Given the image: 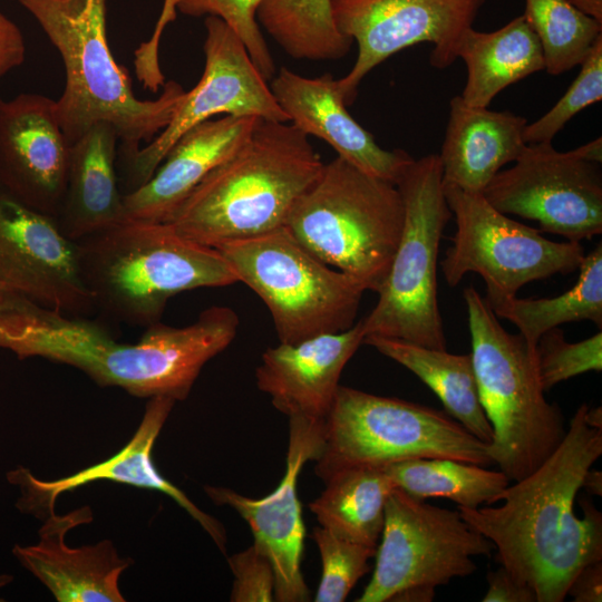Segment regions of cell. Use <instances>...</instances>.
Returning a JSON list of instances; mask_svg holds the SVG:
<instances>
[{
	"label": "cell",
	"instance_id": "36",
	"mask_svg": "<svg viewBox=\"0 0 602 602\" xmlns=\"http://www.w3.org/2000/svg\"><path fill=\"white\" fill-rule=\"evenodd\" d=\"M536 363L541 385L548 391L555 385L589 371L602 369V333L579 342H567L563 330L553 328L540 338Z\"/></svg>",
	"mask_w": 602,
	"mask_h": 602
},
{
	"label": "cell",
	"instance_id": "32",
	"mask_svg": "<svg viewBox=\"0 0 602 602\" xmlns=\"http://www.w3.org/2000/svg\"><path fill=\"white\" fill-rule=\"evenodd\" d=\"M256 19L294 59L338 60L353 43L336 28L331 0H264Z\"/></svg>",
	"mask_w": 602,
	"mask_h": 602
},
{
	"label": "cell",
	"instance_id": "42",
	"mask_svg": "<svg viewBox=\"0 0 602 602\" xmlns=\"http://www.w3.org/2000/svg\"><path fill=\"white\" fill-rule=\"evenodd\" d=\"M585 13L602 21V0H571Z\"/></svg>",
	"mask_w": 602,
	"mask_h": 602
},
{
	"label": "cell",
	"instance_id": "13",
	"mask_svg": "<svg viewBox=\"0 0 602 602\" xmlns=\"http://www.w3.org/2000/svg\"><path fill=\"white\" fill-rule=\"evenodd\" d=\"M482 194L499 212L536 221L540 231L567 241L602 232L601 163L585 159L577 147L559 152L552 142L527 144Z\"/></svg>",
	"mask_w": 602,
	"mask_h": 602
},
{
	"label": "cell",
	"instance_id": "21",
	"mask_svg": "<svg viewBox=\"0 0 602 602\" xmlns=\"http://www.w3.org/2000/svg\"><path fill=\"white\" fill-rule=\"evenodd\" d=\"M273 77L270 89L289 123L308 137L324 140L339 157L394 184L412 162L402 149L379 146L352 118L331 74L304 77L281 67Z\"/></svg>",
	"mask_w": 602,
	"mask_h": 602
},
{
	"label": "cell",
	"instance_id": "14",
	"mask_svg": "<svg viewBox=\"0 0 602 602\" xmlns=\"http://www.w3.org/2000/svg\"><path fill=\"white\" fill-rule=\"evenodd\" d=\"M487 0H331L338 31L358 45L350 71L337 79L347 106L363 78L390 56L420 42L433 43L429 62L449 67L463 33L472 28Z\"/></svg>",
	"mask_w": 602,
	"mask_h": 602
},
{
	"label": "cell",
	"instance_id": "6",
	"mask_svg": "<svg viewBox=\"0 0 602 602\" xmlns=\"http://www.w3.org/2000/svg\"><path fill=\"white\" fill-rule=\"evenodd\" d=\"M479 400L493 428L488 454L509 480L535 470L561 444L566 429L541 385L536 350L507 332L478 291L463 293Z\"/></svg>",
	"mask_w": 602,
	"mask_h": 602
},
{
	"label": "cell",
	"instance_id": "26",
	"mask_svg": "<svg viewBox=\"0 0 602 602\" xmlns=\"http://www.w3.org/2000/svg\"><path fill=\"white\" fill-rule=\"evenodd\" d=\"M457 57L467 67L459 96L473 107H488L507 86L544 70L541 45L523 14L491 32L468 28L460 37Z\"/></svg>",
	"mask_w": 602,
	"mask_h": 602
},
{
	"label": "cell",
	"instance_id": "25",
	"mask_svg": "<svg viewBox=\"0 0 602 602\" xmlns=\"http://www.w3.org/2000/svg\"><path fill=\"white\" fill-rule=\"evenodd\" d=\"M117 143L115 128L99 122L70 145L66 192L57 220L72 241L123 220Z\"/></svg>",
	"mask_w": 602,
	"mask_h": 602
},
{
	"label": "cell",
	"instance_id": "23",
	"mask_svg": "<svg viewBox=\"0 0 602 602\" xmlns=\"http://www.w3.org/2000/svg\"><path fill=\"white\" fill-rule=\"evenodd\" d=\"M258 119L225 115L185 132L152 177L123 195V220L167 222L200 182L246 140Z\"/></svg>",
	"mask_w": 602,
	"mask_h": 602
},
{
	"label": "cell",
	"instance_id": "17",
	"mask_svg": "<svg viewBox=\"0 0 602 602\" xmlns=\"http://www.w3.org/2000/svg\"><path fill=\"white\" fill-rule=\"evenodd\" d=\"M324 423L289 418V444L284 477L262 498H251L226 487L204 486L216 505L233 508L250 526L253 545L274 572V601L305 602L309 589L301 571L305 536L297 483L303 465L315 460L323 444Z\"/></svg>",
	"mask_w": 602,
	"mask_h": 602
},
{
	"label": "cell",
	"instance_id": "19",
	"mask_svg": "<svg viewBox=\"0 0 602 602\" xmlns=\"http://www.w3.org/2000/svg\"><path fill=\"white\" fill-rule=\"evenodd\" d=\"M175 402L174 399L163 396L148 398L142 421L132 439L110 458L72 475L55 480H42L21 466L10 470L7 478L9 483L18 486L20 492L17 507L23 513L46 518L55 513L56 502L62 493L98 480L127 484L169 496L225 553L226 533L223 525L163 477L153 462L154 444Z\"/></svg>",
	"mask_w": 602,
	"mask_h": 602
},
{
	"label": "cell",
	"instance_id": "15",
	"mask_svg": "<svg viewBox=\"0 0 602 602\" xmlns=\"http://www.w3.org/2000/svg\"><path fill=\"white\" fill-rule=\"evenodd\" d=\"M204 70L167 126L145 147L122 162L124 195L145 184L173 144L192 127L225 114L255 116L288 123L266 79L261 75L236 33L221 19L206 17Z\"/></svg>",
	"mask_w": 602,
	"mask_h": 602
},
{
	"label": "cell",
	"instance_id": "27",
	"mask_svg": "<svg viewBox=\"0 0 602 602\" xmlns=\"http://www.w3.org/2000/svg\"><path fill=\"white\" fill-rule=\"evenodd\" d=\"M363 343L416 375L439 398L447 414L489 444L493 428L482 407L470 353L455 355L401 339L368 334Z\"/></svg>",
	"mask_w": 602,
	"mask_h": 602
},
{
	"label": "cell",
	"instance_id": "44",
	"mask_svg": "<svg viewBox=\"0 0 602 602\" xmlns=\"http://www.w3.org/2000/svg\"><path fill=\"white\" fill-rule=\"evenodd\" d=\"M12 576L9 574L0 573V589L8 585L12 581ZM3 601V599L0 598V602Z\"/></svg>",
	"mask_w": 602,
	"mask_h": 602
},
{
	"label": "cell",
	"instance_id": "12",
	"mask_svg": "<svg viewBox=\"0 0 602 602\" xmlns=\"http://www.w3.org/2000/svg\"><path fill=\"white\" fill-rule=\"evenodd\" d=\"M444 194L456 232L440 261L443 275L456 287L467 273H477L488 304L517 295L532 281L577 270L585 255L580 242L545 239L496 210L482 193L444 184Z\"/></svg>",
	"mask_w": 602,
	"mask_h": 602
},
{
	"label": "cell",
	"instance_id": "31",
	"mask_svg": "<svg viewBox=\"0 0 602 602\" xmlns=\"http://www.w3.org/2000/svg\"><path fill=\"white\" fill-rule=\"evenodd\" d=\"M383 470L397 488L412 497H443L465 508L496 503L511 482L501 470L450 458L407 459Z\"/></svg>",
	"mask_w": 602,
	"mask_h": 602
},
{
	"label": "cell",
	"instance_id": "20",
	"mask_svg": "<svg viewBox=\"0 0 602 602\" xmlns=\"http://www.w3.org/2000/svg\"><path fill=\"white\" fill-rule=\"evenodd\" d=\"M362 319L351 328L268 348L255 369L258 388L289 418L324 423L343 368L365 339Z\"/></svg>",
	"mask_w": 602,
	"mask_h": 602
},
{
	"label": "cell",
	"instance_id": "10",
	"mask_svg": "<svg viewBox=\"0 0 602 602\" xmlns=\"http://www.w3.org/2000/svg\"><path fill=\"white\" fill-rule=\"evenodd\" d=\"M396 185L405 205L402 233L378 302L362 319L365 333L445 350L437 260L453 214L444 194L438 154L414 158Z\"/></svg>",
	"mask_w": 602,
	"mask_h": 602
},
{
	"label": "cell",
	"instance_id": "28",
	"mask_svg": "<svg viewBox=\"0 0 602 602\" xmlns=\"http://www.w3.org/2000/svg\"><path fill=\"white\" fill-rule=\"evenodd\" d=\"M323 483V492L309 504L320 526L341 538L377 548L386 503L396 488L383 468L348 467Z\"/></svg>",
	"mask_w": 602,
	"mask_h": 602
},
{
	"label": "cell",
	"instance_id": "9",
	"mask_svg": "<svg viewBox=\"0 0 602 602\" xmlns=\"http://www.w3.org/2000/svg\"><path fill=\"white\" fill-rule=\"evenodd\" d=\"M268 307L281 343L344 331L366 288L309 252L287 229L215 247Z\"/></svg>",
	"mask_w": 602,
	"mask_h": 602
},
{
	"label": "cell",
	"instance_id": "18",
	"mask_svg": "<svg viewBox=\"0 0 602 602\" xmlns=\"http://www.w3.org/2000/svg\"><path fill=\"white\" fill-rule=\"evenodd\" d=\"M69 153L56 100L35 93L0 100V185L16 198L58 217Z\"/></svg>",
	"mask_w": 602,
	"mask_h": 602
},
{
	"label": "cell",
	"instance_id": "33",
	"mask_svg": "<svg viewBox=\"0 0 602 602\" xmlns=\"http://www.w3.org/2000/svg\"><path fill=\"white\" fill-rule=\"evenodd\" d=\"M523 16L541 45L544 70L553 76L580 66L602 37V21L571 0H525Z\"/></svg>",
	"mask_w": 602,
	"mask_h": 602
},
{
	"label": "cell",
	"instance_id": "37",
	"mask_svg": "<svg viewBox=\"0 0 602 602\" xmlns=\"http://www.w3.org/2000/svg\"><path fill=\"white\" fill-rule=\"evenodd\" d=\"M234 575L231 602L274 601V572L269 559L254 545L227 560Z\"/></svg>",
	"mask_w": 602,
	"mask_h": 602
},
{
	"label": "cell",
	"instance_id": "5",
	"mask_svg": "<svg viewBox=\"0 0 602 602\" xmlns=\"http://www.w3.org/2000/svg\"><path fill=\"white\" fill-rule=\"evenodd\" d=\"M76 242L95 308L128 324L159 322L178 293L239 282L216 249L184 237L168 222L122 220Z\"/></svg>",
	"mask_w": 602,
	"mask_h": 602
},
{
	"label": "cell",
	"instance_id": "16",
	"mask_svg": "<svg viewBox=\"0 0 602 602\" xmlns=\"http://www.w3.org/2000/svg\"><path fill=\"white\" fill-rule=\"evenodd\" d=\"M0 282L36 303L87 315L94 300L82 279L77 242L55 216L36 211L0 185Z\"/></svg>",
	"mask_w": 602,
	"mask_h": 602
},
{
	"label": "cell",
	"instance_id": "4",
	"mask_svg": "<svg viewBox=\"0 0 602 602\" xmlns=\"http://www.w3.org/2000/svg\"><path fill=\"white\" fill-rule=\"evenodd\" d=\"M323 164L309 137L291 123L259 118L246 140L167 222L184 237L214 249L285 226Z\"/></svg>",
	"mask_w": 602,
	"mask_h": 602
},
{
	"label": "cell",
	"instance_id": "2",
	"mask_svg": "<svg viewBox=\"0 0 602 602\" xmlns=\"http://www.w3.org/2000/svg\"><path fill=\"white\" fill-rule=\"evenodd\" d=\"M239 323L233 309L212 305L191 324L159 321L136 343H124L82 315L42 307L14 291L0 298L1 349L19 359L41 357L72 366L100 386L140 398L185 400L205 363L234 340Z\"/></svg>",
	"mask_w": 602,
	"mask_h": 602
},
{
	"label": "cell",
	"instance_id": "24",
	"mask_svg": "<svg viewBox=\"0 0 602 602\" xmlns=\"http://www.w3.org/2000/svg\"><path fill=\"white\" fill-rule=\"evenodd\" d=\"M445 138L438 154L443 183L483 193L501 168L524 152L526 118L508 110L473 107L452 98Z\"/></svg>",
	"mask_w": 602,
	"mask_h": 602
},
{
	"label": "cell",
	"instance_id": "22",
	"mask_svg": "<svg viewBox=\"0 0 602 602\" xmlns=\"http://www.w3.org/2000/svg\"><path fill=\"white\" fill-rule=\"evenodd\" d=\"M93 521L88 506L47 516L33 545H14L12 554L59 602H124L119 577L132 564L110 541L70 547L66 534Z\"/></svg>",
	"mask_w": 602,
	"mask_h": 602
},
{
	"label": "cell",
	"instance_id": "39",
	"mask_svg": "<svg viewBox=\"0 0 602 602\" xmlns=\"http://www.w3.org/2000/svg\"><path fill=\"white\" fill-rule=\"evenodd\" d=\"M25 59L26 41L21 29L0 11V80L21 66Z\"/></svg>",
	"mask_w": 602,
	"mask_h": 602
},
{
	"label": "cell",
	"instance_id": "29",
	"mask_svg": "<svg viewBox=\"0 0 602 602\" xmlns=\"http://www.w3.org/2000/svg\"><path fill=\"white\" fill-rule=\"evenodd\" d=\"M575 284L554 298L517 295L487 303L497 318L512 322L528 347L536 350L543 333L562 323L589 320L602 326V244L584 255Z\"/></svg>",
	"mask_w": 602,
	"mask_h": 602
},
{
	"label": "cell",
	"instance_id": "8",
	"mask_svg": "<svg viewBox=\"0 0 602 602\" xmlns=\"http://www.w3.org/2000/svg\"><path fill=\"white\" fill-rule=\"evenodd\" d=\"M414 458H450L484 467L494 464L488 444L449 414L339 386L314 460V473L322 482L348 467L383 468Z\"/></svg>",
	"mask_w": 602,
	"mask_h": 602
},
{
	"label": "cell",
	"instance_id": "40",
	"mask_svg": "<svg viewBox=\"0 0 602 602\" xmlns=\"http://www.w3.org/2000/svg\"><path fill=\"white\" fill-rule=\"evenodd\" d=\"M566 596L574 602L602 601V560L582 567L572 580Z\"/></svg>",
	"mask_w": 602,
	"mask_h": 602
},
{
	"label": "cell",
	"instance_id": "45",
	"mask_svg": "<svg viewBox=\"0 0 602 602\" xmlns=\"http://www.w3.org/2000/svg\"><path fill=\"white\" fill-rule=\"evenodd\" d=\"M6 291H9V290L0 282V298L3 295Z\"/></svg>",
	"mask_w": 602,
	"mask_h": 602
},
{
	"label": "cell",
	"instance_id": "3",
	"mask_svg": "<svg viewBox=\"0 0 602 602\" xmlns=\"http://www.w3.org/2000/svg\"><path fill=\"white\" fill-rule=\"evenodd\" d=\"M59 52L65 87L56 113L71 145L94 124H110L120 143L122 162L149 143L171 122L186 90L168 80L156 99H139L130 76L111 52L106 0H17Z\"/></svg>",
	"mask_w": 602,
	"mask_h": 602
},
{
	"label": "cell",
	"instance_id": "1",
	"mask_svg": "<svg viewBox=\"0 0 602 602\" xmlns=\"http://www.w3.org/2000/svg\"><path fill=\"white\" fill-rule=\"evenodd\" d=\"M586 408L576 409L561 444L535 470L498 495L499 506L457 507L536 602L564 601L577 572L602 560L601 512L583 498V516L574 513L584 476L602 455V428L586 423Z\"/></svg>",
	"mask_w": 602,
	"mask_h": 602
},
{
	"label": "cell",
	"instance_id": "43",
	"mask_svg": "<svg viewBox=\"0 0 602 602\" xmlns=\"http://www.w3.org/2000/svg\"><path fill=\"white\" fill-rule=\"evenodd\" d=\"M585 420L586 423L594 428H602V411L601 407L590 408L588 406L585 410Z\"/></svg>",
	"mask_w": 602,
	"mask_h": 602
},
{
	"label": "cell",
	"instance_id": "35",
	"mask_svg": "<svg viewBox=\"0 0 602 602\" xmlns=\"http://www.w3.org/2000/svg\"><path fill=\"white\" fill-rule=\"evenodd\" d=\"M581 70L565 94L542 117L527 123L526 144L552 142L555 135L585 107L602 99V37L582 61Z\"/></svg>",
	"mask_w": 602,
	"mask_h": 602
},
{
	"label": "cell",
	"instance_id": "11",
	"mask_svg": "<svg viewBox=\"0 0 602 602\" xmlns=\"http://www.w3.org/2000/svg\"><path fill=\"white\" fill-rule=\"evenodd\" d=\"M372 576L358 602H430L436 588L473 574L493 544L458 509L443 508L400 488L389 495Z\"/></svg>",
	"mask_w": 602,
	"mask_h": 602
},
{
	"label": "cell",
	"instance_id": "38",
	"mask_svg": "<svg viewBox=\"0 0 602 602\" xmlns=\"http://www.w3.org/2000/svg\"><path fill=\"white\" fill-rule=\"evenodd\" d=\"M483 602H536L534 591L520 582L503 565L489 571Z\"/></svg>",
	"mask_w": 602,
	"mask_h": 602
},
{
	"label": "cell",
	"instance_id": "34",
	"mask_svg": "<svg viewBox=\"0 0 602 602\" xmlns=\"http://www.w3.org/2000/svg\"><path fill=\"white\" fill-rule=\"evenodd\" d=\"M312 538L322 564L321 581L313 600L342 602L369 571L368 561L377 548L341 538L322 526L313 528Z\"/></svg>",
	"mask_w": 602,
	"mask_h": 602
},
{
	"label": "cell",
	"instance_id": "30",
	"mask_svg": "<svg viewBox=\"0 0 602 602\" xmlns=\"http://www.w3.org/2000/svg\"><path fill=\"white\" fill-rule=\"evenodd\" d=\"M263 1L164 0L151 38L134 51L137 78L145 82H156L163 78L158 58L159 41L163 31L175 20L176 11H179L190 17L211 16L224 21L242 40L261 75L266 80L271 79L275 74V62L256 19L258 9Z\"/></svg>",
	"mask_w": 602,
	"mask_h": 602
},
{
	"label": "cell",
	"instance_id": "41",
	"mask_svg": "<svg viewBox=\"0 0 602 602\" xmlns=\"http://www.w3.org/2000/svg\"><path fill=\"white\" fill-rule=\"evenodd\" d=\"M582 488L585 489L591 495L601 496L602 495V472L593 469L591 467L584 476Z\"/></svg>",
	"mask_w": 602,
	"mask_h": 602
},
{
	"label": "cell",
	"instance_id": "7",
	"mask_svg": "<svg viewBox=\"0 0 602 602\" xmlns=\"http://www.w3.org/2000/svg\"><path fill=\"white\" fill-rule=\"evenodd\" d=\"M396 184L337 156L293 206L287 229L314 256L378 293L402 233Z\"/></svg>",
	"mask_w": 602,
	"mask_h": 602
}]
</instances>
